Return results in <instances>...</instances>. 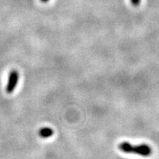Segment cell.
<instances>
[{
  "label": "cell",
  "mask_w": 159,
  "mask_h": 159,
  "mask_svg": "<svg viewBox=\"0 0 159 159\" xmlns=\"http://www.w3.org/2000/svg\"><path fill=\"white\" fill-rule=\"evenodd\" d=\"M39 134V136L41 137L47 139V138H49V137H51L53 134H54V130L50 128H47V127H46V128L40 129Z\"/></svg>",
  "instance_id": "3957f363"
},
{
  "label": "cell",
  "mask_w": 159,
  "mask_h": 159,
  "mask_svg": "<svg viewBox=\"0 0 159 159\" xmlns=\"http://www.w3.org/2000/svg\"><path fill=\"white\" fill-rule=\"evenodd\" d=\"M119 150L125 153H134L143 157H148L152 155V150L150 145L146 144L132 145L129 142H123L119 144Z\"/></svg>",
  "instance_id": "6da1fadb"
},
{
  "label": "cell",
  "mask_w": 159,
  "mask_h": 159,
  "mask_svg": "<svg viewBox=\"0 0 159 159\" xmlns=\"http://www.w3.org/2000/svg\"><path fill=\"white\" fill-rule=\"evenodd\" d=\"M130 2L133 5L135 6V7H137V6L140 5L141 0H130Z\"/></svg>",
  "instance_id": "277c9868"
},
{
  "label": "cell",
  "mask_w": 159,
  "mask_h": 159,
  "mask_svg": "<svg viewBox=\"0 0 159 159\" xmlns=\"http://www.w3.org/2000/svg\"><path fill=\"white\" fill-rule=\"evenodd\" d=\"M41 1H42L43 2H48L49 0H41Z\"/></svg>",
  "instance_id": "5b68a950"
},
{
  "label": "cell",
  "mask_w": 159,
  "mask_h": 159,
  "mask_svg": "<svg viewBox=\"0 0 159 159\" xmlns=\"http://www.w3.org/2000/svg\"><path fill=\"white\" fill-rule=\"evenodd\" d=\"M19 80V74L16 70H13L11 71L9 75L8 81L6 85V91L8 94H11L15 90L16 87L18 84Z\"/></svg>",
  "instance_id": "7a4b0ae2"
}]
</instances>
